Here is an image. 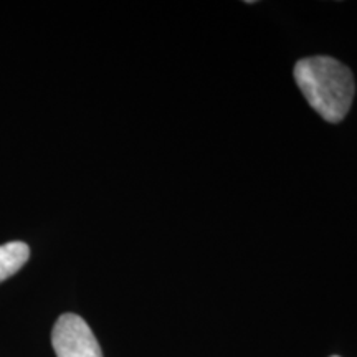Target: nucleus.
<instances>
[{"label": "nucleus", "mask_w": 357, "mask_h": 357, "mask_svg": "<svg viewBox=\"0 0 357 357\" xmlns=\"http://www.w3.org/2000/svg\"><path fill=\"white\" fill-rule=\"evenodd\" d=\"M333 357H339V356H333Z\"/></svg>", "instance_id": "20e7f679"}, {"label": "nucleus", "mask_w": 357, "mask_h": 357, "mask_svg": "<svg viewBox=\"0 0 357 357\" xmlns=\"http://www.w3.org/2000/svg\"><path fill=\"white\" fill-rule=\"evenodd\" d=\"M52 344L56 357H102L86 321L71 312L58 318L52 333Z\"/></svg>", "instance_id": "f03ea898"}, {"label": "nucleus", "mask_w": 357, "mask_h": 357, "mask_svg": "<svg viewBox=\"0 0 357 357\" xmlns=\"http://www.w3.org/2000/svg\"><path fill=\"white\" fill-rule=\"evenodd\" d=\"M294 79L306 101L328 123H339L349 113L356 83L352 71L333 56L303 58L294 65Z\"/></svg>", "instance_id": "f257e3e1"}, {"label": "nucleus", "mask_w": 357, "mask_h": 357, "mask_svg": "<svg viewBox=\"0 0 357 357\" xmlns=\"http://www.w3.org/2000/svg\"><path fill=\"white\" fill-rule=\"evenodd\" d=\"M30 248L24 242L0 245V283L10 278L29 261Z\"/></svg>", "instance_id": "7ed1b4c3"}]
</instances>
